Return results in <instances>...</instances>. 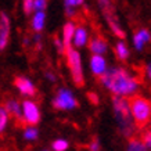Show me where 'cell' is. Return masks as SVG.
Here are the masks:
<instances>
[{"mask_svg": "<svg viewBox=\"0 0 151 151\" xmlns=\"http://www.w3.org/2000/svg\"><path fill=\"white\" fill-rule=\"evenodd\" d=\"M100 82L114 96L122 97L136 96L140 86V82L134 75H132L128 69L118 67H111L107 69L104 75L100 76Z\"/></svg>", "mask_w": 151, "mask_h": 151, "instance_id": "obj_1", "label": "cell"}, {"mask_svg": "<svg viewBox=\"0 0 151 151\" xmlns=\"http://www.w3.org/2000/svg\"><path fill=\"white\" fill-rule=\"evenodd\" d=\"M112 108H114V115L116 118L121 132L125 136H130L134 132V126H136L132 116V111H130V100L122 96H114Z\"/></svg>", "mask_w": 151, "mask_h": 151, "instance_id": "obj_2", "label": "cell"}, {"mask_svg": "<svg viewBox=\"0 0 151 151\" xmlns=\"http://www.w3.org/2000/svg\"><path fill=\"white\" fill-rule=\"evenodd\" d=\"M130 111L137 128H144L151 121V103L146 97L133 96L130 99Z\"/></svg>", "mask_w": 151, "mask_h": 151, "instance_id": "obj_3", "label": "cell"}, {"mask_svg": "<svg viewBox=\"0 0 151 151\" xmlns=\"http://www.w3.org/2000/svg\"><path fill=\"white\" fill-rule=\"evenodd\" d=\"M67 55V64L69 67V72L72 76V81L76 86H83L85 79H83V71H82V61H81V54L78 50H75L72 46L65 50Z\"/></svg>", "mask_w": 151, "mask_h": 151, "instance_id": "obj_4", "label": "cell"}, {"mask_svg": "<svg viewBox=\"0 0 151 151\" xmlns=\"http://www.w3.org/2000/svg\"><path fill=\"white\" fill-rule=\"evenodd\" d=\"M53 107L55 110L63 111L73 110L75 107H78V100L75 99V96L69 89H60L53 100Z\"/></svg>", "mask_w": 151, "mask_h": 151, "instance_id": "obj_5", "label": "cell"}, {"mask_svg": "<svg viewBox=\"0 0 151 151\" xmlns=\"http://www.w3.org/2000/svg\"><path fill=\"white\" fill-rule=\"evenodd\" d=\"M22 119L24 122L28 125H35L39 124L40 121V111L39 107L35 101L32 100H24L22 103Z\"/></svg>", "mask_w": 151, "mask_h": 151, "instance_id": "obj_6", "label": "cell"}, {"mask_svg": "<svg viewBox=\"0 0 151 151\" xmlns=\"http://www.w3.org/2000/svg\"><path fill=\"white\" fill-rule=\"evenodd\" d=\"M14 85H15V87L19 90V93L24 94V96L33 97L36 94V87H35V85L28 78H25V76H17V78L14 79Z\"/></svg>", "mask_w": 151, "mask_h": 151, "instance_id": "obj_7", "label": "cell"}, {"mask_svg": "<svg viewBox=\"0 0 151 151\" xmlns=\"http://www.w3.org/2000/svg\"><path fill=\"white\" fill-rule=\"evenodd\" d=\"M151 42V32L146 28H140L133 35V46L137 51H142L147 43Z\"/></svg>", "mask_w": 151, "mask_h": 151, "instance_id": "obj_8", "label": "cell"}, {"mask_svg": "<svg viewBox=\"0 0 151 151\" xmlns=\"http://www.w3.org/2000/svg\"><path fill=\"white\" fill-rule=\"evenodd\" d=\"M10 39V18L4 13L0 14V50H4Z\"/></svg>", "mask_w": 151, "mask_h": 151, "instance_id": "obj_9", "label": "cell"}, {"mask_svg": "<svg viewBox=\"0 0 151 151\" xmlns=\"http://www.w3.org/2000/svg\"><path fill=\"white\" fill-rule=\"evenodd\" d=\"M90 69L96 76H101L104 75L105 71L108 69L107 67V61L101 54H93L90 57Z\"/></svg>", "mask_w": 151, "mask_h": 151, "instance_id": "obj_10", "label": "cell"}, {"mask_svg": "<svg viewBox=\"0 0 151 151\" xmlns=\"http://www.w3.org/2000/svg\"><path fill=\"white\" fill-rule=\"evenodd\" d=\"M89 49L93 54H105L108 50V43L105 42L101 36H94L92 40L89 42Z\"/></svg>", "mask_w": 151, "mask_h": 151, "instance_id": "obj_11", "label": "cell"}, {"mask_svg": "<svg viewBox=\"0 0 151 151\" xmlns=\"http://www.w3.org/2000/svg\"><path fill=\"white\" fill-rule=\"evenodd\" d=\"M104 15H105V18H107L108 27H110V29L112 31V33H114L115 36H118L119 39H124L125 37V31L121 28L118 19H116V17H115L114 11H112V13H107V14H104Z\"/></svg>", "mask_w": 151, "mask_h": 151, "instance_id": "obj_12", "label": "cell"}, {"mask_svg": "<svg viewBox=\"0 0 151 151\" xmlns=\"http://www.w3.org/2000/svg\"><path fill=\"white\" fill-rule=\"evenodd\" d=\"M87 40H89V32H87L86 28L81 25V27H78L76 31H75L72 45L75 47H83L87 43Z\"/></svg>", "mask_w": 151, "mask_h": 151, "instance_id": "obj_13", "label": "cell"}, {"mask_svg": "<svg viewBox=\"0 0 151 151\" xmlns=\"http://www.w3.org/2000/svg\"><path fill=\"white\" fill-rule=\"evenodd\" d=\"M75 31H76V28H75L73 22H67L64 25V28H63V42H64V45H65V50L72 46Z\"/></svg>", "mask_w": 151, "mask_h": 151, "instance_id": "obj_14", "label": "cell"}, {"mask_svg": "<svg viewBox=\"0 0 151 151\" xmlns=\"http://www.w3.org/2000/svg\"><path fill=\"white\" fill-rule=\"evenodd\" d=\"M45 22H46V14L45 11H36L32 17V28L35 32H40L45 28Z\"/></svg>", "mask_w": 151, "mask_h": 151, "instance_id": "obj_15", "label": "cell"}, {"mask_svg": "<svg viewBox=\"0 0 151 151\" xmlns=\"http://www.w3.org/2000/svg\"><path fill=\"white\" fill-rule=\"evenodd\" d=\"M4 107H6V110L9 111V114L17 116V118H19L24 122V119H22V108H19L18 101H15L14 99H10V100L6 101Z\"/></svg>", "mask_w": 151, "mask_h": 151, "instance_id": "obj_16", "label": "cell"}, {"mask_svg": "<svg viewBox=\"0 0 151 151\" xmlns=\"http://www.w3.org/2000/svg\"><path fill=\"white\" fill-rule=\"evenodd\" d=\"M115 54H116L118 60H121V61H126L129 58L130 51H129V47L126 46V43L124 40H119L115 45Z\"/></svg>", "mask_w": 151, "mask_h": 151, "instance_id": "obj_17", "label": "cell"}, {"mask_svg": "<svg viewBox=\"0 0 151 151\" xmlns=\"http://www.w3.org/2000/svg\"><path fill=\"white\" fill-rule=\"evenodd\" d=\"M150 148L144 144L143 140H139V139H132L129 140L128 143V148L126 151H148Z\"/></svg>", "mask_w": 151, "mask_h": 151, "instance_id": "obj_18", "label": "cell"}, {"mask_svg": "<svg viewBox=\"0 0 151 151\" xmlns=\"http://www.w3.org/2000/svg\"><path fill=\"white\" fill-rule=\"evenodd\" d=\"M37 136H39V132L33 125H28V128H25V130H24V139L28 142H35Z\"/></svg>", "mask_w": 151, "mask_h": 151, "instance_id": "obj_19", "label": "cell"}, {"mask_svg": "<svg viewBox=\"0 0 151 151\" xmlns=\"http://www.w3.org/2000/svg\"><path fill=\"white\" fill-rule=\"evenodd\" d=\"M7 122H9V111L6 110L4 105H0V133L4 132Z\"/></svg>", "mask_w": 151, "mask_h": 151, "instance_id": "obj_20", "label": "cell"}, {"mask_svg": "<svg viewBox=\"0 0 151 151\" xmlns=\"http://www.w3.org/2000/svg\"><path fill=\"white\" fill-rule=\"evenodd\" d=\"M51 147H53V150L54 151H67L68 150V147H69V144H68L67 140H64V139H57V140L53 142Z\"/></svg>", "mask_w": 151, "mask_h": 151, "instance_id": "obj_21", "label": "cell"}, {"mask_svg": "<svg viewBox=\"0 0 151 151\" xmlns=\"http://www.w3.org/2000/svg\"><path fill=\"white\" fill-rule=\"evenodd\" d=\"M53 42H54L55 49L58 50V53H61V54H63V53L65 51V45H64V42L61 40L58 36H54V37H53Z\"/></svg>", "mask_w": 151, "mask_h": 151, "instance_id": "obj_22", "label": "cell"}, {"mask_svg": "<svg viewBox=\"0 0 151 151\" xmlns=\"http://www.w3.org/2000/svg\"><path fill=\"white\" fill-rule=\"evenodd\" d=\"M46 7H47V0H35L33 10H36V11H45Z\"/></svg>", "mask_w": 151, "mask_h": 151, "instance_id": "obj_23", "label": "cell"}, {"mask_svg": "<svg viewBox=\"0 0 151 151\" xmlns=\"http://www.w3.org/2000/svg\"><path fill=\"white\" fill-rule=\"evenodd\" d=\"M33 4H35V0H24V3H22L24 13L31 14V11L33 10Z\"/></svg>", "mask_w": 151, "mask_h": 151, "instance_id": "obj_24", "label": "cell"}, {"mask_svg": "<svg viewBox=\"0 0 151 151\" xmlns=\"http://www.w3.org/2000/svg\"><path fill=\"white\" fill-rule=\"evenodd\" d=\"M142 140L144 142V144H146V146L151 150V130H147V132H144Z\"/></svg>", "mask_w": 151, "mask_h": 151, "instance_id": "obj_25", "label": "cell"}, {"mask_svg": "<svg viewBox=\"0 0 151 151\" xmlns=\"http://www.w3.org/2000/svg\"><path fill=\"white\" fill-rule=\"evenodd\" d=\"M89 151H100V143L97 139H94L90 144H89Z\"/></svg>", "mask_w": 151, "mask_h": 151, "instance_id": "obj_26", "label": "cell"}, {"mask_svg": "<svg viewBox=\"0 0 151 151\" xmlns=\"http://www.w3.org/2000/svg\"><path fill=\"white\" fill-rule=\"evenodd\" d=\"M83 4V0H65V6H71V7H78Z\"/></svg>", "mask_w": 151, "mask_h": 151, "instance_id": "obj_27", "label": "cell"}, {"mask_svg": "<svg viewBox=\"0 0 151 151\" xmlns=\"http://www.w3.org/2000/svg\"><path fill=\"white\" fill-rule=\"evenodd\" d=\"M65 11H67V15H73L75 14V7H71V6H65Z\"/></svg>", "mask_w": 151, "mask_h": 151, "instance_id": "obj_28", "label": "cell"}, {"mask_svg": "<svg viewBox=\"0 0 151 151\" xmlns=\"http://www.w3.org/2000/svg\"><path fill=\"white\" fill-rule=\"evenodd\" d=\"M146 75H147V78L151 81V63H147L146 64Z\"/></svg>", "mask_w": 151, "mask_h": 151, "instance_id": "obj_29", "label": "cell"}, {"mask_svg": "<svg viewBox=\"0 0 151 151\" xmlns=\"http://www.w3.org/2000/svg\"><path fill=\"white\" fill-rule=\"evenodd\" d=\"M89 99L92 100L93 104H97V103H99V97H97L96 94H93V93H89Z\"/></svg>", "mask_w": 151, "mask_h": 151, "instance_id": "obj_30", "label": "cell"}, {"mask_svg": "<svg viewBox=\"0 0 151 151\" xmlns=\"http://www.w3.org/2000/svg\"><path fill=\"white\" fill-rule=\"evenodd\" d=\"M46 76L50 79V81H55V79H54L55 76H54V75H51V73H46Z\"/></svg>", "mask_w": 151, "mask_h": 151, "instance_id": "obj_31", "label": "cell"}, {"mask_svg": "<svg viewBox=\"0 0 151 151\" xmlns=\"http://www.w3.org/2000/svg\"><path fill=\"white\" fill-rule=\"evenodd\" d=\"M42 151H47V150H42Z\"/></svg>", "mask_w": 151, "mask_h": 151, "instance_id": "obj_32", "label": "cell"}]
</instances>
